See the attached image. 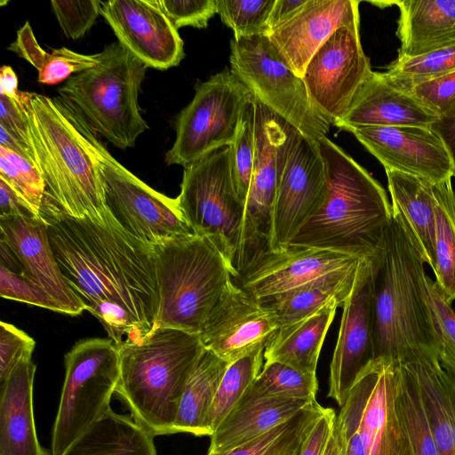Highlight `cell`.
Here are the masks:
<instances>
[{
	"label": "cell",
	"mask_w": 455,
	"mask_h": 455,
	"mask_svg": "<svg viewBox=\"0 0 455 455\" xmlns=\"http://www.w3.org/2000/svg\"><path fill=\"white\" fill-rule=\"evenodd\" d=\"M307 2V0H275L268 20V35L293 18Z\"/></svg>",
	"instance_id": "cell-54"
},
{
	"label": "cell",
	"mask_w": 455,
	"mask_h": 455,
	"mask_svg": "<svg viewBox=\"0 0 455 455\" xmlns=\"http://www.w3.org/2000/svg\"><path fill=\"white\" fill-rule=\"evenodd\" d=\"M229 364L212 351L204 349L187 381L174 425V434L208 436L206 419Z\"/></svg>",
	"instance_id": "cell-33"
},
{
	"label": "cell",
	"mask_w": 455,
	"mask_h": 455,
	"mask_svg": "<svg viewBox=\"0 0 455 455\" xmlns=\"http://www.w3.org/2000/svg\"><path fill=\"white\" fill-rule=\"evenodd\" d=\"M359 4L356 0H307L293 18L267 37L302 78L310 59L338 28L360 25Z\"/></svg>",
	"instance_id": "cell-23"
},
{
	"label": "cell",
	"mask_w": 455,
	"mask_h": 455,
	"mask_svg": "<svg viewBox=\"0 0 455 455\" xmlns=\"http://www.w3.org/2000/svg\"><path fill=\"white\" fill-rule=\"evenodd\" d=\"M0 267L14 274L22 275V267L17 256L3 238H0Z\"/></svg>",
	"instance_id": "cell-56"
},
{
	"label": "cell",
	"mask_w": 455,
	"mask_h": 455,
	"mask_svg": "<svg viewBox=\"0 0 455 455\" xmlns=\"http://www.w3.org/2000/svg\"><path fill=\"white\" fill-rule=\"evenodd\" d=\"M175 28L190 26L205 28L217 13V0H157Z\"/></svg>",
	"instance_id": "cell-48"
},
{
	"label": "cell",
	"mask_w": 455,
	"mask_h": 455,
	"mask_svg": "<svg viewBox=\"0 0 455 455\" xmlns=\"http://www.w3.org/2000/svg\"><path fill=\"white\" fill-rule=\"evenodd\" d=\"M231 72L254 98L307 138L317 141L331 124L312 104L306 85L267 36L233 39Z\"/></svg>",
	"instance_id": "cell-12"
},
{
	"label": "cell",
	"mask_w": 455,
	"mask_h": 455,
	"mask_svg": "<svg viewBox=\"0 0 455 455\" xmlns=\"http://www.w3.org/2000/svg\"><path fill=\"white\" fill-rule=\"evenodd\" d=\"M153 247L159 295L156 328L199 334L232 279L223 257L196 235Z\"/></svg>",
	"instance_id": "cell-7"
},
{
	"label": "cell",
	"mask_w": 455,
	"mask_h": 455,
	"mask_svg": "<svg viewBox=\"0 0 455 455\" xmlns=\"http://www.w3.org/2000/svg\"><path fill=\"white\" fill-rule=\"evenodd\" d=\"M279 328L275 313L230 279L199 336L204 348L231 363L265 349Z\"/></svg>",
	"instance_id": "cell-16"
},
{
	"label": "cell",
	"mask_w": 455,
	"mask_h": 455,
	"mask_svg": "<svg viewBox=\"0 0 455 455\" xmlns=\"http://www.w3.org/2000/svg\"><path fill=\"white\" fill-rule=\"evenodd\" d=\"M9 216L33 218L40 215L0 179V217Z\"/></svg>",
	"instance_id": "cell-52"
},
{
	"label": "cell",
	"mask_w": 455,
	"mask_h": 455,
	"mask_svg": "<svg viewBox=\"0 0 455 455\" xmlns=\"http://www.w3.org/2000/svg\"><path fill=\"white\" fill-rule=\"evenodd\" d=\"M229 154L226 146L184 167L177 200L194 234L217 249L235 279L244 204L235 188Z\"/></svg>",
	"instance_id": "cell-10"
},
{
	"label": "cell",
	"mask_w": 455,
	"mask_h": 455,
	"mask_svg": "<svg viewBox=\"0 0 455 455\" xmlns=\"http://www.w3.org/2000/svg\"><path fill=\"white\" fill-rule=\"evenodd\" d=\"M361 260L340 252L311 247L288 245L262 259L236 281L256 299L283 293Z\"/></svg>",
	"instance_id": "cell-21"
},
{
	"label": "cell",
	"mask_w": 455,
	"mask_h": 455,
	"mask_svg": "<svg viewBox=\"0 0 455 455\" xmlns=\"http://www.w3.org/2000/svg\"><path fill=\"white\" fill-rule=\"evenodd\" d=\"M399 8L398 57H412L455 44V0L394 1Z\"/></svg>",
	"instance_id": "cell-27"
},
{
	"label": "cell",
	"mask_w": 455,
	"mask_h": 455,
	"mask_svg": "<svg viewBox=\"0 0 455 455\" xmlns=\"http://www.w3.org/2000/svg\"><path fill=\"white\" fill-rule=\"evenodd\" d=\"M0 238L17 256L22 275L48 291L65 309L77 315L85 307L66 282L52 251L48 226L41 217H0Z\"/></svg>",
	"instance_id": "cell-22"
},
{
	"label": "cell",
	"mask_w": 455,
	"mask_h": 455,
	"mask_svg": "<svg viewBox=\"0 0 455 455\" xmlns=\"http://www.w3.org/2000/svg\"><path fill=\"white\" fill-rule=\"evenodd\" d=\"M20 92L15 72L10 66L4 65L0 69V94L20 101Z\"/></svg>",
	"instance_id": "cell-55"
},
{
	"label": "cell",
	"mask_w": 455,
	"mask_h": 455,
	"mask_svg": "<svg viewBox=\"0 0 455 455\" xmlns=\"http://www.w3.org/2000/svg\"><path fill=\"white\" fill-rule=\"evenodd\" d=\"M154 438L132 417L110 409L61 455H157Z\"/></svg>",
	"instance_id": "cell-32"
},
{
	"label": "cell",
	"mask_w": 455,
	"mask_h": 455,
	"mask_svg": "<svg viewBox=\"0 0 455 455\" xmlns=\"http://www.w3.org/2000/svg\"><path fill=\"white\" fill-rule=\"evenodd\" d=\"M100 14L118 42L148 68L168 69L184 58L183 41L157 0L101 1Z\"/></svg>",
	"instance_id": "cell-18"
},
{
	"label": "cell",
	"mask_w": 455,
	"mask_h": 455,
	"mask_svg": "<svg viewBox=\"0 0 455 455\" xmlns=\"http://www.w3.org/2000/svg\"><path fill=\"white\" fill-rule=\"evenodd\" d=\"M230 149V165L236 194L245 205L249 193L255 155L254 98L249 101L240 118Z\"/></svg>",
	"instance_id": "cell-42"
},
{
	"label": "cell",
	"mask_w": 455,
	"mask_h": 455,
	"mask_svg": "<svg viewBox=\"0 0 455 455\" xmlns=\"http://www.w3.org/2000/svg\"><path fill=\"white\" fill-rule=\"evenodd\" d=\"M0 295L4 299L66 314L64 307L44 288L3 267H0Z\"/></svg>",
	"instance_id": "cell-46"
},
{
	"label": "cell",
	"mask_w": 455,
	"mask_h": 455,
	"mask_svg": "<svg viewBox=\"0 0 455 455\" xmlns=\"http://www.w3.org/2000/svg\"><path fill=\"white\" fill-rule=\"evenodd\" d=\"M436 119L412 95L390 83L384 72H372L335 126L345 131L367 126L429 127Z\"/></svg>",
	"instance_id": "cell-24"
},
{
	"label": "cell",
	"mask_w": 455,
	"mask_h": 455,
	"mask_svg": "<svg viewBox=\"0 0 455 455\" xmlns=\"http://www.w3.org/2000/svg\"><path fill=\"white\" fill-rule=\"evenodd\" d=\"M0 179L40 215L45 183L34 162L0 146Z\"/></svg>",
	"instance_id": "cell-41"
},
{
	"label": "cell",
	"mask_w": 455,
	"mask_h": 455,
	"mask_svg": "<svg viewBox=\"0 0 455 455\" xmlns=\"http://www.w3.org/2000/svg\"><path fill=\"white\" fill-rule=\"evenodd\" d=\"M328 196V182L317 141L299 132L280 177L274 212V251L287 247Z\"/></svg>",
	"instance_id": "cell-15"
},
{
	"label": "cell",
	"mask_w": 455,
	"mask_h": 455,
	"mask_svg": "<svg viewBox=\"0 0 455 455\" xmlns=\"http://www.w3.org/2000/svg\"><path fill=\"white\" fill-rule=\"evenodd\" d=\"M8 49L31 64L38 72V82L56 84L72 76L94 67L99 62L97 53L86 55L68 48L45 52L37 43L28 21L17 31L16 39Z\"/></svg>",
	"instance_id": "cell-34"
},
{
	"label": "cell",
	"mask_w": 455,
	"mask_h": 455,
	"mask_svg": "<svg viewBox=\"0 0 455 455\" xmlns=\"http://www.w3.org/2000/svg\"><path fill=\"white\" fill-rule=\"evenodd\" d=\"M404 92L438 117L455 104V71L417 84Z\"/></svg>",
	"instance_id": "cell-49"
},
{
	"label": "cell",
	"mask_w": 455,
	"mask_h": 455,
	"mask_svg": "<svg viewBox=\"0 0 455 455\" xmlns=\"http://www.w3.org/2000/svg\"><path fill=\"white\" fill-rule=\"evenodd\" d=\"M323 455H347L344 435L337 418Z\"/></svg>",
	"instance_id": "cell-57"
},
{
	"label": "cell",
	"mask_w": 455,
	"mask_h": 455,
	"mask_svg": "<svg viewBox=\"0 0 455 455\" xmlns=\"http://www.w3.org/2000/svg\"><path fill=\"white\" fill-rule=\"evenodd\" d=\"M314 401L242 398L210 436L207 453H221L243 445L289 420Z\"/></svg>",
	"instance_id": "cell-26"
},
{
	"label": "cell",
	"mask_w": 455,
	"mask_h": 455,
	"mask_svg": "<svg viewBox=\"0 0 455 455\" xmlns=\"http://www.w3.org/2000/svg\"><path fill=\"white\" fill-rule=\"evenodd\" d=\"M263 348L232 362L226 370L210 409L205 428L211 436L244 395L263 367Z\"/></svg>",
	"instance_id": "cell-38"
},
{
	"label": "cell",
	"mask_w": 455,
	"mask_h": 455,
	"mask_svg": "<svg viewBox=\"0 0 455 455\" xmlns=\"http://www.w3.org/2000/svg\"><path fill=\"white\" fill-rule=\"evenodd\" d=\"M99 0H52V10L68 38L84 36L100 14Z\"/></svg>",
	"instance_id": "cell-45"
},
{
	"label": "cell",
	"mask_w": 455,
	"mask_h": 455,
	"mask_svg": "<svg viewBox=\"0 0 455 455\" xmlns=\"http://www.w3.org/2000/svg\"><path fill=\"white\" fill-rule=\"evenodd\" d=\"M396 366L388 360H372L348 393L358 409L364 455H413L395 403Z\"/></svg>",
	"instance_id": "cell-17"
},
{
	"label": "cell",
	"mask_w": 455,
	"mask_h": 455,
	"mask_svg": "<svg viewBox=\"0 0 455 455\" xmlns=\"http://www.w3.org/2000/svg\"><path fill=\"white\" fill-rule=\"evenodd\" d=\"M455 71V44L412 57H398L387 67L386 77L395 87H410Z\"/></svg>",
	"instance_id": "cell-40"
},
{
	"label": "cell",
	"mask_w": 455,
	"mask_h": 455,
	"mask_svg": "<svg viewBox=\"0 0 455 455\" xmlns=\"http://www.w3.org/2000/svg\"><path fill=\"white\" fill-rule=\"evenodd\" d=\"M435 283L447 301L455 300V190L451 179L435 183Z\"/></svg>",
	"instance_id": "cell-36"
},
{
	"label": "cell",
	"mask_w": 455,
	"mask_h": 455,
	"mask_svg": "<svg viewBox=\"0 0 455 455\" xmlns=\"http://www.w3.org/2000/svg\"><path fill=\"white\" fill-rule=\"evenodd\" d=\"M36 365L21 360L0 385V455H51L39 443L33 410Z\"/></svg>",
	"instance_id": "cell-25"
},
{
	"label": "cell",
	"mask_w": 455,
	"mask_h": 455,
	"mask_svg": "<svg viewBox=\"0 0 455 455\" xmlns=\"http://www.w3.org/2000/svg\"><path fill=\"white\" fill-rule=\"evenodd\" d=\"M440 138L451 158L455 176V104L429 126Z\"/></svg>",
	"instance_id": "cell-53"
},
{
	"label": "cell",
	"mask_w": 455,
	"mask_h": 455,
	"mask_svg": "<svg viewBox=\"0 0 455 455\" xmlns=\"http://www.w3.org/2000/svg\"><path fill=\"white\" fill-rule=\"evenodd\" d=\"M395 403L406 427L413 455H440L417 379L408 363H397Z\"/></svg>",
	"instance_id": "cell-37"
},
{
	"label": "cell",
	"mask_w": 455,
	"mask_h": 455,
	"mask_svg": "<svg viewBox=\"0 0 455 455\" xmlns=\"http://www.w3.org/2000/svg\"><path fill=\"white\" fill-rule=\"evenodd\" d=\"M339 306L331 302L297 323L280 327L264 350L266 362H279L316 374L321 348Z\"/></svg>",
	"instance_id": "cell-30"
},
{
	"label": "cell",
	"mask_w": 455,
	"mask_h": 455,
	"mask_svg": "<svg viewBox=\"0 0 455 455\" xmlns=\"http://www.w3.org/2000/svg\"><path fill=\"white\" fill-rule=\"evenodd\" d=\"M326 410L315 400L270 432L228 451L207 455H299L306 440Z\"/></svg>",
	"instance_id": "cell-35"
},
{
	"label": "cell",
	"mask_w": 455,
	"mask_h": 455,
	"mask_svg": "<svg viewBox=\"0 0 455 455\" xmlns=\"http://www.w3.org/2000/svg\"><path fill=\"white\" fill-rule=\"evenodd\" d=\"M99 62L68 78L59 88L96 133L121 149L135 145L148 129L138 96L148 67L119 42L97 53Z\"/></svg>",
	"instance_id": "cell-6"
},
{
	"label": "cell",
	"mask_w": 455,
	"mask_h": 455,
	"mask_svg": "<svg viewBox=\"0 0 455 455\" xmlns=\"http://www.w3.org/2000/svg\"><path fill=\"white\" fill-rule=\"evenodd\" d=\"M371 279V263L362 260L352 291L343 305L327 394L339 407L361 371L375 359Z\"/></svg>",
	"instance_id": "cell-19"
},
{
	"label": "cell",
	"mask_w": 455,
	"mask_h": 455,
	"mask_svg": "<svg viewBox=\"0 0 455 455\" xmlns=\"http://www.w3.org/2000/svg\"><path fill=\"white\" fill-rule=\"evenodd\" d=\"M64 100L76 127L97 159L105 204L116 221L128 234L151 246L195 235L177 198L153 189L116 161L81 114Z\"/></svg>",
	"instance_id": "cell-8"
},
{
	"label": "cell",
	"mask_w": 455,
	"mask_h": 455,
	"mask_svg": "<svg viewBox=\"0 0 455 455\" xmlns=\"http://www.w3.org/2000/svg\"><path fill=\"white\" fill-rule=\"evenodd\" d=\"M347 132L384 166L438 182L453 177L449 154L440 138L423 126H367Z\"/></svg>",
	"instance_id": "cell-20"
},
{
	"label": "cell",
	"mask_w": 455,
	"mask_h": 455,
	"mask_svg": "<svg viewBox=\"0 0 455 455\" xmlns=\"http://www.w3.org/2000/svg\"><path fill=\"white\" fill-rule=\"evenodd\" d=\"M35 347V340L26 332L0 322V385L21 360L31 359Z\"/></svg>",
	"instance_id": "cell-47"
},
{
	"label": "cell",
	"mask_w": 455,
	"mask_h": 455,
	"mask_svg": "<svg viewBox=\"0 0 455 455\" xmlns=\"http://www.w3.org/2000/svg\"><path fill=\"white\" fill-rule=\"evenodd\" d=\"M255 155L235 269L244 275L274 251L278 182L299 131L254 98Z\"/></svg>",
	"instance_id": "cell-9"
},
{
	"label": "cell",
	"mask_w": 455,
	"mask_h": 455,
	"mask_svg": "<svg viewBox=\"0 0 455 455\" xmlns=\"http://www.w3.org/2000/svg\"><path fill=\"white\" fill-rule=\"evenodd\" d=\"M370 263L374 358L401 363L437 357L439 339L427 293V261L404 221L393 211L381 246Z\"/></svg>",
	"instance_id": "cell-2"
},
{
	"label": "cell",
	"mask_w": 455,
	"mask_h": 455,
	"mask_svg": "<svg viewBox=\"0 0 455 455\" xmlns=\"http://www.w3.org/2000/svg\"><path fill=\"white\" fill-rule=\"evenodd\" d=\"M360 25L338 28L308 61L302 79L314 107L336 125L373 72L360 40Z\"/></svg>",
	"instance_id": "cell-14"
},
{
	"label": "cell",
	"mask_w": 455,
	"mask_h": 455,
	"mask_svg": "<svg viewBox=\"0 0 455 455\" xmlns=\"http://www.w3.org/2000/svg\"><path fill=\"white\" fill-rule=\"evenodd\" d=\"M392 211L404 221L427 264L435 269V183L424 178L385 170Z\"/></svg>",
	"instance_id": "cell-28"
},
{
	"label": "cell",
	"mask_w": 455,
	"mask_h": 455,
	"mask_svg": "<svg viewBox=\"0 0 455 455\" xmlns=\"http://www.w3.org/2000/svg\"><path fill=\"white\" fill-rule=\"evenodd\" d=\"M360 262L259 301L275 313L280 327L297 323L331 302L343 307L354 287Z\"/></svg>",
	"instance_id": "cell-31"
},
{
	"label": "cell",
	"mask_w": 455,
	"mask_h": 455,
	"mask_svg": "<svg viewBox=\"0 0 455 455\" xmlns=\"http://www.w3.org/2000/svg\"><path fill=\"white\" fill-rule=\"evenodd\" d=\"M0 127L31 146L28 123L20 100L0 94Z\"/></svg>",
	"instance_id": "cell-50"
},
{
	"label": "cell",
	"mask_w": 455,
	"mask_h": 455,
	"mask_svg": "<svg viewBox=\"0 0 455 455\" xmlns=\"http://www.w3.org/2000/svg\"><path fill=\"white\" fill-rule=\"evenodd\" d=\"M118 347L115 394L151 435L174 434L187 381L204 349L199 334L157 327L141 342Z\"/></svg>",
	"instance_id": "cell-5"
},
{
	"label": "cell",
	"mask_w": 455,
	"mask_h": 455,
	"mask_svg": "<svg viewBox=\"0 0 455 455\" xmlns=\"http://www.w3.org/2000/svg\"><path fill=\"white\" fill-rule=\"evenodd\" d=\"M40 216L66 282L117 347L156 329L159 306L154 247L128 234L109 213L76 219L43 203Z\"/></svg>",
	"instance_id": "cell-1"
},
{
	"label": "cell",
	"mask_w": 455,
	"mask_h": 455,
	"mask_svg": "<svg viewBox=\"0 0 455 455\" xmlns=\"http://www.w3.org/2000/svg\"><path fill=\"white\" fill-rule=\"evenodd\" d=\"M35 164L44 183V203L76 219L102 220L108 212L98 162L61 97L20 92Z\"/></svg>",
	"instance_id": "cell-4"
},
{
	"label": "cell",
	"mask_w": 455,
	"mask_h": 455,
	"mask_svg": "<svg viewBox=\"0 0 455 455\" xmlns=\"http://www.w3.org/2000/svg\"><path fill=\"white\" fill-rule=\"evenodd\" d=\"M275 3V0H217V13L233 29L235 39L267 36Z\"/></svg>",
	"instance_id": "cell-43"
},
{
	"label": "cell",
	"mask_w": 455,
	"mask_h": 455,
	"mask_svg": "<svg viewBox=\"0 0 455 455\" xmlns=\"http://www.w3.org/2000/svg\"><path fill=\"white\" fill-rule=\"evenodd\" d=\"M318 390L316 374L279 362H266L243 398H289L314 401Z\"/></svg>",
	"instance_id": "cell-39"
},
{
	"label": "cell",
	"mask_w": 455,
	"mask_h": 455,
	"mask_svg": "<svg viewBox=\"0 0 455 455\" xmlns=\"http://www.w3.org/2000/svg\"><path fill=\"white\" fill-rule=\"evenodd\" d=\"M426 287L439 339L438 361L455 378V312L435 281L428 275Z\"/></svg>",
	"instance_id": "cell-44"
},
{
	"label": "cell",
	"mask_w": 455,
	"mask_h": 455,
	"mask_svg": "<svg viewBox=\"0 0 455 455\" xmlns=\"http://www.w3.org/2000/svg\"><path fill=\"white\" fill-rule=\"evenodd\" d=\"M406 363L417 379L440 455H455V378L434 355Z\"/></svg>",
	"instance_id": "cell-29"
},
{
	"label": "cell",
	"mask_w": 455,
	"mask_h": 455,
	"mask_svg": "<svg viewBox=\"0 0 455 455\" xmlns=\"http://www.w3.org/2000/svg\"><path fill=\"white\" fill-rule=\"evenodd\" d=\"M328 196L289 245L340 252L370 261L381 246L392 217L383 187L326 136L317 140Z\"/></svg>",
	"instance_id": "cell-3"
},
{
	"label": "cell",
	"mask_w": 455,
	"mask_h": 455,
	"mask_svg": "<svg viewBox=\"0 0 455 455\" xmlns=\"http://www.w3.org/2000/svg\"><path fill=\"white\" fill-rule=\"evenodd\" d=\"M336 418L335 411L332 408H327L306 440L299 455L324 454Z\"/></svg>",
	"instance_id": "cell-51"
},
{
	"label": "cell",
	"mask_w": 455,
	"mask_h": 455,
	"mask_svg": "<svg viewBox=\"0 0 455 455\" xmlns=\"http://www.w3.org/2000/svg\"><path fill=\"white\" fill-rule=\"evenodd\" d=\"M254 96L225 68L198 83L190 103L176 119V138L165 154L168 165L184 167L233 142L242 113Z\"/></svg>",
	"instance_id": "cell-13"
},
{
	"label": "cell",
	"mask_w": 455,
	"mask_h": 455,
	"mask_svg": "<svg viewBox=\"0 0 455 455\" xmlns=\"http://www.w3.org/2000/svg\"><path fill=\"white\" fill-rule=\"evenodd\" d=\"M65 368L51 455H61L111 409L110 400L120 377L119 347L111 339L80 340L66 354Z\"/></svg>",
	"instance_id": "cell-11"
}]
</instances>
